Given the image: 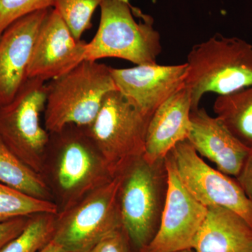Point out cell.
I'll return each mask as SVG.
<instances>
[{
    "label": "cell",
    "mask_w": 252,
    "mask_h": 252,
    "mask_svg": "<svg viewBox=\"0 0 252 252\" xmlns=\"http://www.w3.org/2000/svg\"><path fill=\"white\" fill-rule=\"evenodd\" d=\"M0 182L34 198L54 202L42 175L26 165L0 138Z\"/></svg>",
    "instance_id": "18"
},
{
    "label": "cell",
    "mask_w": 252,
    "mask_h": 252,
    "mask_svg": "<svg viewBox=\"0 0 252 252\" xmlns=\"http://www.w3.org/2000/svg\"><path fill=\"white\" fill-rule=\"evenodd\" d=\"M169 154L181 183L198 203L229 209L252 227V202L235 179L210 166L187 140Z\"/></svg>",
    "instance_id": "9"
},
{
    "label": "cell",
    "mask_w": 252,
    "mask_h": 252,
    "mask_svg": "<svg viewBox=\"0 0 252 252\" xmlns=\"http://www.w3.org/2000/svg\"><path fill=\"white\" fill-rule=\"evenodd\" d=\"M29 217H21L0 222V250L24 230Z\"/></svg>",
    "instance_id": "24"
},
{
    "label": "cell",
    "mask_w": 252,
    "mask_h": 252,
    "mask_svg": "<svg viewBox=\"0 0 252 252\" xmlns=\"http://www.w3.org/2000/svg\"><path fill=\"white\" fill-rule=\"evenodd\" d=\"M54 4V0H0V36L20 18Z\"/></svg>",
    "instance_id": "22"
},
{
    "label": "cell",
    "mask_w": 252,
    "mask_h": 252,
    "mask_svg": "<svg viewBox=\"0 0 252 252\" xmlns=\"http://www.w3.org/2000/svg\"><path fill=\"white\" fill-rule=\"evenodd\" d=\"M111 73L117 90L144 114L152 116L160 104L185 87L187 64L111 67Z\"/></svg>",
    "instance_id": "12"
},
{
    "label": "cell",
    "mask_w": 252,
    "mask_h": 252,
    "mask_svg": "<svg viewBox=\"0 0 252 252\" xmlns=\"http://www.w3.org/2000/svg\"><path fill=\"white\" fill-rule=\"evenodd\" d=\"M213 109L232 135L252 152V86L219 95Z\"/></svg>",
    "instance_id": "17"
},
{
    "label": "cell",
    "mask_w": 252,
    "mask_h": 252,
    "mask_svg": "<svg viewBox=\"0 0 252 252\" xmlns=\"http://www.w3.org/2000/svg\"><path fill=\"white\" fill-rule=\"evenodd\" d=\"M39 252H72L63 247L62 245L56 243L54 240L50 241L45 247H44Z\"/></svg>",
    "instance_id": "26"
},
{
    "label": "cell",
    "mask_w": 252,
    "mask_h": 252,
    "mask_svg": "<svg viewBox=\"0 0 252 252\" xmlns=\"http://www.w3.org/2000/svg\"><path fill=\"white\" fill-rule=\"evenodd\" d=\"M235 180L252 203V152L248 156L241 171L235 177Z\"/></svg>",
    "instance_id": "25"
},
{
    "label": "cell",
    "mask_w": 252,
    "mask_h": 252,
    "mask_svg": "<svg viewBox=\"0 0 252 252\" xmlns=\"http://www.w3.org/2000/svg\"><path fill=\"white\" fill-rule=\"evenodd\" d=\"M86 44L74 38L58 11L51 8L34 41L28 79L52 80L72 70L85 61Z\"/></svg>",
    "instance_id": "11"
},
{
    "label": "cell",
    "mask_w": 252,
    "mask_h": 252,
    "mask_svg": "<svg viewBox=\"0 0 252 252\" xmlns=\"http://www.w3.org/2000/svg\"><path fill=\"white\" fill-rule=\"evenodd\" d=\"M122 175L119 197L123 229L132 250L139 252L152 242L160 225L168 188L165 158L149 162L141 157Z\"/></svg>",
    "instance_id": "4"
},
{
    "label": "cell",
    "mask_w": 252,
    "mask_h": 252,
    "mask_svg": "<svg viewBox=\"0 0 252 252\" xmlns=\"http://www.w3.org/2000/svg\"><path fill=\"white\" fill-rule=\"evenodd\" d=\"M43 177L59 212L114 178L86 127L66 126L50 133Z\"/></svg>",
    "instance_id": "1"
},
{
    "label": "cell",
    "mask_w": 252,
    "mask_h": 252,
    "mask_svg": "<svg viewBox=\"0 0 252 252\" xmlns=\"http://www.w3.org/2000/svg\"><path fill=\"white\" fill-rule=\"evenodd\" d=\"M189 143L200 157L216 165L217 170L236 177L251 153L232 135L219 118L213 117L205 109L190 112Z\"/></svg>",
    "instance_id": "14"
},
{
    "label": "cell",
    "mask_w": 252,
    "mask_h": 252,
    "mask_svg": "<svg viewBox=\"0 0 252 252\" xmlns=\"http://www.w3.org/2000/svg\"><path fill=\"white\" fill-rule=\"evenodd\" d=\"M122 175L114 177L77 205L56 216L53 240L72 252H86L122 228L119 189Z\"/></svg>",
    "instance_id": "8"
},
{
    "label": "cell",
    "mask_w": 252,
    "mask_h": 252,
    "mask_svg": "<svg viewBox=\"0 0 252 252\" xmlns=\"http://www.w3.org/2000/svg\"><path fill=\"white\" fill-rule=\"evenodd\" d=\"M191 99L185 87L159 106L149 121L143 157L154 162L165 158L177 144L188 139Z\"/></svg>",
    "instance_id": "15"
},
{
    "label": "cell",
    "mask_w": 252,
    "mask_h": 252,
    "mask_svg": "<svg viewBox=\"0 0 252 252\" xmlns=\"http://www.w3.org/2000/svg\"><path fill=\"white\" fill-rule=\"evenodd\" d=\"M44 127L49 133L66 126L87 127L94 120L105 96L117 90L111 67L84 61L72 70L46 84Z\"/></svg>",
    "instance_id": "3"
},
{
    "label": "cell",
    "mask_w": 252,
    "mask_h": 252,
    "mask_svg": "<svg viewBox=\"0 0 252 252\" xmlns=\"http://www.w3.org/2000/svg\"><path fill=\"white\" fill-rule=\"evenodd\" d=\"M104 0H54V9L58 11L77 40L91 28L94 11Z\"/></svg>",
    "instance_id": "21"
},
{
    "label": "cell",
    "mask_w": 252,
    "mask_h": 252,
    "mask_svg": "<svg viewBox=\"0 0 252 252\" xmlns=\"http://www.w3.org/2000/svg\"><path fill=\"white\" fill-rule=\"evenodd\" d=\"M46 81L28 79L14 99L0 107V138L26 165L42 175L50 133L41 125Z\"/></svg>",
    "instance_id": "7"
},
{
    "label": "cell",
    "mask_w": 252,
    "mask_h": 252,
    "mask_svg": "<svg viewBox=\"0 0 252 252\" xmlns=\"http://www.w3.org/2000/svg\"><path fill=\"white\" fill-rule=\"evenodd\" d=\"M94 39L86 44L85 61L117 58L135 64H155L162 51L160 36L152 16L119 0H104Z\"/></svg>",
    "instance_id": "5"
},
{
    "label": "cell",
    "mask_w": 252,
    "mask_h": 252,
    "mask_svg": "<svg viewBox=\"0 0 252 252\" xmlns=\"http://www.w3.org/2000/svg\"><path fill=\"white\" fill-rule=\"evenodd\" d=\"M56 216L41 213L30 217L24 230L0 252H39L54 238Z\"/></svg>",
    "instance_id": "20"
},
{
    "label": "cell",
    "mask_w": 252,
    "mask_h": 252,
    "mask_svg": "<svg viewBox=\"0 0 252 252\" xmlns=\"http://www.w3.org/2000/svg\"><path fill=\"white\" fill-rule=\"evenodd\" d=\"M41 213L57 215L54 202L34 198L0 182V222Z\"/></svg>",
    "instance_id": "19"
},
{
    "label": "cell",
    "mask_w": 252,
    "mask_h": 252,
    "mask_svg": "<svg viewBox=\"0 0 252 252\" xmlns=\"http://www.w3.org/2000/svg\"><path fill=\"white\" fill-rule=\"evenodd\" d=\"M175 252H195L192 249H188V250H181V251H177Z\"/></svg>",
    "instance_id": "27"
},
{
    "label": "cell",
    "mask_w": 252,
    "mask_h": 252,
    "mask_svg": "<svg viewBox=\"0 0 252 252\" xmlns=\"http://www.w3.org/2000/svg\"><path fill=\"white\" fill-rule=\"evenodd\" d=\"M128 237L122 228L113 232L86 252H131Z\"/></svg>",
    "instance_id": "23"
},
{
    "label": "cell",
    "mask_w": 252,
    "mask_h": 252,
    "mask_svg": "<svg viewBox=\"0 0 252 252\" xmlns=\"http://www.w3.org/2000/svg\"><path fill=\"white\" fill-rule=\"evenodd\" d=\"M168 188L160 225L150 243L139 252H175L193 248L194 241L207 215L181 183L171 157H165Z\"/></svg>",
    "instance_id": "10"
},
{
    "label": "cell",
    "mask_w": 252,
    "mask_h": 252,
    "mask_svg": "<svg viewBox=\"0 0 252 252\" xmlns=\"http://www.w3.org/2000/svg\"><path fill=\"white\" fill-rule=\"evenodd\" d=\"M50 9L20 18L0 36V107L11 102L28 80L34 41Z\"/></svg>",
    "instance_id": "13"
},
{
    "label": "cell",
    "mask_w": 252,
    "mask_h": 252,
    "mask_svg": "<svg viewBox=\"0 0 252 252\" xmlns=\"http://www.w3.org/2000/svg\"><path fill=\"white\" fill-rule=\"evenodd\" d=\"M195 252H252V227L229 209L207 207V215L194 241Z\"/></svg>",
    "instance_id": "16"
},
{
    "label": "cell",
    "mask_w": 252,
    "mask_h": 252,
    "mask_svg": "<svg viewBox=\"0 0 252 252\" xmlns=\"http://www.w3.org/2000/svg\"><path fill=\"white\" fill-rule=\"evenodd\" d=\"M119 1H122L123 2L127 3V4H130V0H119Z\"/></svg>",
    "instance_id": "28"
},
{
    "label": "cell",
    "mask_w": 252,
    "mask_h": 252,
    "mask_svg": "<svg viewBox=\"0 0 252 252\" xmlns=\"http://www.w3.org/2000/svg\"><path fill=\"white\" fill-rule=\"evenodd\" d=\"M151 117L118 90L104 97L97 117L86 129L114 177L143 157Z\"/></svg>",
    "instance_id": "6"
},
{
    "label": "cell",
    "mask_w": 252,
    "mask_h": 252,
    "mask_svg": "<svg viewBox=\"0 0 252 252\" xmlns=\"http://www.w3.org/2000/svg\"><path fill=\"white\" fill-rule=\"evenodd\" d=\"M187 64L192 110L207 93L225 95L252 86V44L241 38L216 34L192 47Z\"/></svg>",
    "instance_id": "2"
}]
</instances>
